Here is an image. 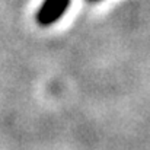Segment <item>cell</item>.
<instances>
[{
	"label": "cell",
	"mask_w": 150,
	"mask_h": 150,
	"mask_svg": "<svg viewBox=\"0 0 150 150\" xmlns=\"http://www.w3.org/2000/svg\"><path fill=\"white\" fill-rule=\"evenodd\" d=\"M69 6L70 0H44L37 13V19L41 25H51L64 15Z\"/></svg>",
	"instance_id": "cell-1"
},
{
	"label": "cell",
	"mask_w": 150,
	"mask_h": 150,
	"mask_svg": "<svg viewBox=\"0 0 150 150\" xmlns=\"http://www.w3.org/2000/svg\"><path fill=\"white\" fill-rule=\"evenodd\" d=\"M92 1H99V0H92Z\"/></svg>",
	"instance_id": "cell-2"
}]
</instances>
